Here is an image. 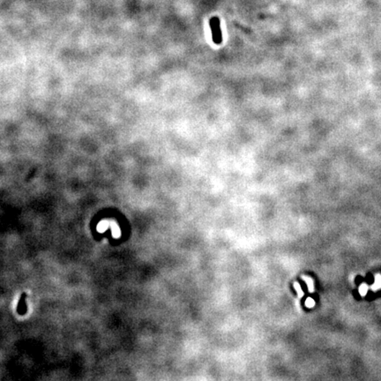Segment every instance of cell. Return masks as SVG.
Returning <instances> with one entry per match:
<instances>
[{
  "label": "cell",
  "instance_id": "6da1fadb",
  "mask_svg": "<svg viewBox=\"0 0 381 381\" xmlns=\"http://www.w3.org/2000/svg\"><path fill=\"white\" fill-rule=\"evenodd\" d=\"M211 29L213 33V42L215 43H221V32L220 28V22L217 18H213L210 20Z\"/></svg>",
  "mask_w": 381,
  "mask_h": 381
},
{
  "label": "cell",
  "instance_id": "7a4b0ae2",
  "mask_svg": "<svg viewBox=\"0 0 381 381\" xmlns=\"http://www.w3.org/2000/svg\"><path fill=\"white\" fill-rule=\"evenodd\" d=\"M302 279L306 282V285L308 287V291L310 293H313L315 289H314V282H313V278L307 275H302Z\"/></svg>",
  "mask_w": 381,
  "mask_h": 381
},
{
  "label": "cell",
  "instance_id": "3957f363",
  "mask_svg": "<svg viewBox=\"0 0 381 381\" xmlns=\"http://www.w3.org/2000/svg\"><path fill=\"white\" fill-rule=\"evenodd\" d=\"M381 289V275H377L375 276V282L372 286V290L373 291H377Z\"/></svg>",
  "mask_w": 381,
  "mask_h": 381
},
{
  "label": "cell",
  "instance_id": "277c9868",
  "mask_svg": "<svg viewBox=\"0 0 381 381\" xmlns=\"http://www.w3.org/2000/svg\"><path fill=\"white\" fill-rule=\"evenodd\" d=\"M111 226V229H112V235L114 237L117 238L121 236V229H119V227L116 224V223H109Z\"/></svg>",
  "mask_w": 381,
  "mask_h": 381
},
{
  "label": "cell",
  "instance_id": "5b68a950",
  "mask_svg": "<svg viewBox=\"0 0 381 381\" xmlns=\"http://www.w3.org/2000/svg\"><path fill=\"white\" fill-rule=\"evenodd\" d=\"M109 225H110V224H109V221H102L101 222H100L99 224H98L97 229H98V231H100V232H104V231H105V230L109 228Z\"/></svg>",
  "mask_w": 381,
  "mask_h": 381
},
{
  "label": "cell",
  "instance_id": "8992f818",
  "mask_svg": "<svg viewBox=\"0 0 381 381\" xmlns=\"http://www.w3.org/2000/svg\"><path fill=\"white\" fill-rule=\"evenodd\" d=\"M294 288H295V290H296V292L297 293V295H298V297H299V298H301V297H304L305 293H304V291H303V290H302V287H301V285L299 284V282H294Z\"/></svg>",
  "mask_w": 381,
  "mask_h": 381
},
{
  "label": "cell",
  "instance_id": "52a82bcc",
  "mask_svg": "<svg viewBox=\"0 0 381 381\" xmlns=\"http://www.w3.org/2000/svg\"><path fill=\"white\" fill-rule=\"evenodd\" d=\"M368 290H369V288H368L367 284H365V283H363V284L359 287V293H360V295H361V296H363V297H364L366 294H367V292H368Z\"/></svg>",
  "mask_w": 381,
  "mask_h": 381
},
{
  "label": "cell",
  "instance_id": "ba28073f",
  "mask_svg": "<svg viewBox=\"0 0 381 381\" xmlns=\"http://www.w3.org/2000/svg\"><path fill=\"white\" fill-rule=\"evenodd\" d=\"M305 306L307 308H313L315 306V301L312 297H308L305 301Z\"/></svg>",
  "mask_w": 381,
  "mask_h": 381
}]
</instances>
